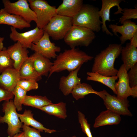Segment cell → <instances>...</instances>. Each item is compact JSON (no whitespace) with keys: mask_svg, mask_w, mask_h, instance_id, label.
I'll return each mask as SVG.
<instances>
[{"mask_svg":"<svg viewBox=\"0 0 137 137\" xmlns=\"http://www.w3.org/2000/svg\"><path fill=\"white\" fill-rule=\"evenodd\" d=\"M93 57L78 48L66 49L57 55L53 61L48 76L49 78L54 73L67 70L73 71L84 63L91 60Z\"/></svg>","mask_w":137,"mask_h":137,"instance_id":"1","label":"cell"},{"mask_svg":"<svg viewBox=\"0 0 137 137\" xmlns=\"http://www.w3.org/2000/svg\"><path fill=\"white\" fill-rule=\"evenodd\" d=\"M122 47L121 44H111L101 50L94 58L91 72L107 76L116 75L118 70L114 67V63Z\"/></svg>","mask_w":137,"mask_h":137,"instance_id":"2","label":"cell"},{"mask_svg":"<svg viewBox=\"0 0 137 137\" xmlns=\"http://www.w3.org/2000/svg\"><path fill=\"white\" fill-rule=\"evenodd\" d=\"M99 11L98 7L93 5L83 4L77 13L72 18L73 25L83 27L94 32H99L102 22Z\"/></svg>","mask_w":137,"mask_h":137,"instance_id":"3","label":"cell"},{"mask_svg":"<svg viewBox=\"0 0 137 137\" xmlns=\"http://www.w3.org/2000/svg\"><path fill=\"white\" fill-rule=\"evenodd\" d=\"M96 38L94 32L87 28L73 25L64 38L65 42L71 48L88 46Z\"/></svg>","mask_w":137,"mask_h":137,"instance_id":"4","label":"cell"},{"mask_svg":"<svg viewBox=\"0 0 137 137\" xmlns=\"http://www.w3.org/2000/svg\"><path fill=\"white\" fill-rule=\"evenodd\" d=\"M73 25L72 18L56 14L43 29L55 40L63 39Z\"/></svg>","mask_w":137,"mask_h":137,"instance_id":"5","label":"cell"},{"mask_svg":"<svg viewBox=\"0 0 137 137\" xmlns=\"http://www.w3.org/2000/svg\"><path fill=\"white\" fill-rule=\"evenodd\" d=\"M2 105V111L5 114L3 116H0V123L8 124V137H12L15 134L22 132L20 130L23 125L22 123L19 119L12 100L5 101Z\"/></svg>","mask_w":137,"mask_h":137,"instance_id":"6","label":"cell"},{"mask_svg":"<svg viewBox=\"0 0 137 137\" xmlns=\"http://www.w3.org/2000/svg\"><path fill=\"white\" fill-rule=\"evenodd\" d=\"M30 7L36 16L37 26L43 29L52 18L57 14L56 8L44 0H28Z\"/></svg>","mask_w":137,"mask_h":137,"instance_id":"7","label":"cell"},{"mask_svg":"<svg viewBox=\"0 0 137 137\" xmlns=\"http://www.w3.org/2000/svg\"><path fill=\"white\" fill-rule=\"evenodd\" d=\"M4 9L8 13L20 16L28 23L35 22L36 16L30 8L28 0H19L11 2L9 0H3Z\"/></svg>","mask_w":137,"mask_h":137,"instance_id":"8","label":"cell"},{"mask_svg":"<svg viewBox=\"0 0 137 137\" xmlns=\"http://www.w3.org/2000/svg\"><path fill=\"white\" fill-rule=\"evenodd\" d=\"M10 39L14 42H19L24 47L31 49L32 44L38 41L42 36L44 33L43 29L36 27L29 31L19 33L16 29L11 26Z\"/></svg>","mask_w":137,"mask_h":137,"instance_id":"9","label":"cell"},{"mask_svg":"<svg viewBox=\"0 0 137 137\" xmlns=\"http://www.w3.org/2000/svg\"><path fill=\"white\" fill-rule=\"evenodd\" d=\"M104 95L102 98L107 110L120 115L132 116V114L128 109L129 101L127 99H122L109 94L103 90Z\"/></svg>","mask_w":137,"mask_h":137,"instance_id":"10","label":"cell"},{"mask_svg":"<svg viewBox=\"0 0 137 137\" xmlns=\"http://www.w3.org/2000/svg\"><path fill=\"white\" fill-rule=\"evenodd\" d=\"M31 49L43 56L49 59H55L57 56V52H60L61 48L52 42L49 36L44 31L41 38L37 42L32 44Z\"/></svg>","mask_w":137,"mask_h":137,"instance_id":"11","label":"cell"},{"mask_svg":"<svg viewBox=\"0 0 137 137\" xmlns=\"http://www.w3.org/2000/svg\"><path fill=\"white\" fill-rule=\"evenodd\" d=\"M102 6L101 9L99 11V14L101 19L102 25L101 28L103 32L107 35L113 36V34L110 32L108 29L106 24L107 21L110 22V10L112 7L116 6L118 10L114 14H121L123 9L120 6V3L122 1V0H102Z\"/></svg>","mask_w":137,"mask_h":137,"instance_id":"12","label":"cell"},{"mask_svg":"<svg viewBox=\"0 0 137 137\" xmlns=\"http://www.w3.org/2000/svg\"><path fill=\"white\" fill-rule=\"evenodd\" d=\"M122 24L118 25L110 24L109 25V28L115 36H118L117 33L121 34L119 38L122 45L127 40H130L134 34L137 33V25L131 20L125 21Z\"/></svg>","mask_w":137,"mask_h":137,"instance_id":"13","label":"cell"},{"mask_svg":"<svg viewBox=\"0 0 137 137\" xmlns=\"http://www.w3.org/2000/svg\"><path fill=\"white\" fill-rule=\"evenodd\" d=\"M118 78L115 87L117 96L122 99H127L131 96V88L130 86L127 72L123 64L120 67L116 75Z\"/></svg>","mask_w":137,"mask_h":137,"instance_id":"14","label":"cell"},{"mask_svg":"<svg viewBox=\"0 0 137 137\" xmlns=\"http://www.w3.org/2000/svg\"><path fill=\"white\" fill-rule=\"evenodd\" d=\"M7 49L13 61V68L19 71L22 64L29 57V51L18 42L9 46Z\"/></svg>","mask_w":137,"mask_h":137,"instance_id":"15","label":"cell"},{"mask_svg":"<svg viewBox=\"0 0 137 137\" xmlns=\"http://www.w3.org/2000/svg\"><path fill=\"white\" fill-rule=\"evenodd\" d=\"M80 66L76 70L69 72L67 76H63L60 78L59 89L65 96L71 93L73 89L77 84L81 83V79L78 76Z\"/></svg>","mask_w":137,"mask_h":137,"instance_id":"16","label":"cell"},{"mask_svg":"<svg viewBox=\"0 0 137 137\" xmlns=\"http://www.w3.org/2000/svg\"><path fill=\"white\" fill-rule=\"evenodd\" d=\"M20 80L19 71L14 68L7 69L0 75V87L12 92Z\"/></svg>","mask_w":137,"mask_h":137,"instance_id":"17","label":"cell"},{"mask_svg":"<svg viewBox=\"0 0 137 137\" xmlns=\"http://www.w3.org/2000/svg\"><path fill=\"white\" fill-rule=\"evenodd\" d=\"M82 0H63L56 9L57 14L72 18L79 11L83 5Z\"/></svg>","mask_w":137,"mask_h":137,"instance_id":"18","label":"cell"},{"mask_svg":"<svg viewBox=\"0 0 137 137\" xmlns=\"http://www.w3.org/2000/svg\"><path fill=\"white\" fill-rule=\"evenodd\" d=\"M0 24H6L20 30L31 26L30 24L22 18L8 13L4 8L0 10Z\"/></svg>","mask_w":137,"mask_h":137,"instance_id":"19","label":"cell"},{"mask_svg":"<svg viewBox=\"0 0 137 137\" xmlns=\"http://www.w3.org/2000/svg\"><path fill=\"white\" fill-rule=\"evenodd\" d=\"M121 59L126 71H128L137 63V47L127 43L122 47L121 52Z\"/></svg>","mask_w":137,"mask_h":137,"instance_id":"20","label":"cell"},{"mask_svg":"<svg viewBox=\"0 0 137 137\" xmlns=\"http://www.w3.org/2000/svg\"><path fill=\"white\" fill-rule=\"evenodd\" d=\"M31 56L33 66L37 72L41 76H48L53 62L49 59L36 52Z\"/></svg>","mask_w":137,"mask_h":137,"instance_id":"21","label":"cell"},{"mask_svg":"<svg viewBox=\"0 0 137 137\" xmlns=\"http://www.w3.org/2000/svg\"><path fill=\"white\" fill-rule=\"evenodd\" d=\"M20 80H33L36 81L42 79V76L35 70L31 56L23 63L19 71Z\"/></svg>","mask_w":137,"mask_h":137,"instance_id":"22","label":"cell"},{"mask_svg":"<svg viewBox=\"0 0 137 137\" xmlns=\"http://www.w3.org/2000/svg\"><path fill=\"white\" fill-rule=\"evenodd\" d=\"M121 120L120 115L107 110L101 112L95 119V128L108 125H117Z\"/></svg>","mask_w":137,"mask_h":137,"instance_id":"23","label":"cell"},{"mask_svg":"<svg viewBox=\"0 0 137 137\" xmlns=\"http://www.w3.org/2000/svg\"><path fill=\"white\" fill-rule=\"evenodd\" d=\"M18 115L21 122L24 125L29 126H31L34 128L39 130L40 132L51 133L55 132L57 131L54 129H50L44 126L41 123L35 119L33 117V114L30 110H25L22 114L18 113Z\"/></svg>","mask_w":137,"mask_h":137,"instance_id":"24","label":"cell"},{"mask_svg":"<svg viewBox=\"0 0 137 137\" xmlns=\"http://www.w3.org/2000/svg\"><path fill=\"white\" fill-rule=\"evenodd\" d=\"M86 79L98 82L107 86L110 89L113 93L116 94L115 85L116 81L118 78L116 75L107 76L101 75L97 73L88 72Z\"/></svg>","mask_w":137,"mask_h":137,"instance_id":"25","label":"cell"},{"mask_svg":"<svg viewBox=\"0 0 137 137\" xmlns=\"http://www.w3.org/2000/svg\"><path fill=\"white\" fill-rule=\"evenodd\" d=\"M71 93L73 98L78 100L83 98L86 95L91 93L96 94L101 98L103 91H97L94 90L90 84L85 83H81L75 86Z\"/></svg>","mask_w":137,"mask_h":137,"instance_id":"26","label":"cell"},{"mask_svg":"<svg viewBox=\"0 0 137 137\" xmlns=\"http://www.w3.org/2000/svg\"><path fill=\"white\" fill-rule=\"evenodd\" d=\"M66 106V103L62 102L56 104L52 103L39 109L49 114L65 119L67 117Z\"/></svg>","mask_w":137,"mask_h":137,"instance_id":"27","label":"cell"},{"mask_svg":"<svg viewBox=\"0 0 137 137\" xmlns=\"http://www.w3.org/2000/svg\"><path fill=\"white\" fill-rule=\"evenodd\" d=\"M52 103V101L46 96L26 95L23 105L39 109Z\"/></svg>","mask_w":137,"mask_h":137,"instance_id":"28","label":"cell"},{"mask_svg":"<svg viewBox=\"0 0 137 137\" xmlns=\"http://www.w3.org/2000/svg\"><path fill=\"white\" fill-rule=\"evenodd\" d=\"M27 91L17 85L12 92L14 96L13 103L18 111L22 110V105L26 95Z\"/></svg>","mask_w":137,"mask_h":137,"instance_id":"29","label":"cell"},{"mask_svg":"<svg viewBox=\"0 0 137 137\" xmlns=\"http://www.w3.org/2000/svg\"><path fill=\"white\" fill-rule=\"evenodd\" d=\"M13 63L7 48L4 47L2 50L0 51V74L7 69L13 68Z\"/></svg>","mask_w":137,"mask_h":137,"instance_id":"30","label":"cell"},{"mask_svg":"<svg viewBox=\"0 0 137 137\" xmlns=\"http://www.w3.org/2000/svg\"><path fill=\"white\" fill-rule=\"evenodd\" d=\"M121 14L123 15L120 18L119 22L122 24L126 20L132 19H137V8L135 7L134 9L125 8L123 9Z\"/></svg>","mask_w":137,"mask_h":137,"instance_id":"31","label":"cell"},{"mask_svg":"<svg viewBox=\"0 0 137 137\" xmlns=\"http://www.w3.org/2000/svg\"><path fill=\"white\" fill-rule=\"evenodd\" d=\"M78 113L79 122L82 131L88 137H93L90 129V125L88 123L84 115L79 111H78Z\"/></svg>","mask_w":137,"mask_h":137,"instance_id":"32","label":"cell"},{"mask_svg":"<svg viewBox=\"0 0 137 137\" xmlns=\"http://www.w3.org/2000/svg\"><path fill=\"white\" fill-rule=\"evenodd\" d=\"M17 85L27 92L37 89L38 88V84L37 81L33 80H20Z\"/></svg>","mask_w":137,"mask_h":137,"instance_id":"33","label":"cell"},{"mask_svg":"<svg viewBox=\"0 0 137 137\" xmlns=\"http://www.w3.org/2000/svg\"><path fill=\"white\" fill-rule=\"evenodd\" d=\"M127 72L130 86V87L137 85V63Z\"/></svg>","mask_w":137,"mask_h":137,"instance_id":"34","label":"cell"},{"mask_svg":"<svg viewBox=\"0 0 137 137\" xmlns=\"http://www.w3.org/2000/svg\"><path fill=\"white\" fill-rule=\"evenodd\" d=\"M22 128L25 137H42L40 135V132L35 128L24 124Z\"/></svg>","mask_w":137,"mask_h":137,"instance_id":"35","label":"cell"},{"mask_svg":"<svg viewBox=\"0 0 137 137\" xmlns=\"http://www.w3.org/2000/svg\"><path fill=\"white\" fill-rule=\"evenodd\" d=\"M14 95L12 92L7 91L0 87V102L7 101L13 98Z\"/></svg>","mask_w":137,"mask_h":137,"instance_id":"36","label":"cell"},{"mask_svg":"<svg viewBox=\"0 0 137 137\" xmlns=\"http://www.w3.org/2000/svg\"><path fill=\"white\" fill-rule=\"evenodd\" d=\"M130 41L132 45L137 47V33L134 34Z\"/></svg>","mask_w":137,"mask_h":137,"instance_id":"37","label":"cell"},{"mask_svg":"<svg viewBox=\"0 0 137 137\" xmlns=\"http://www.w3.org/2000/svg\"><path fill=\"white\" fill-rule=\"evenodd\" d=\"M131 88V96L133 98L137 97V85L133 86Z\"/></svg>","mask_w":137,"mask_h":137,"instance_id":"38","label":"cell"},{"mask_svg":"<svg viewBox=\"0 0 137 137\" xmlns=\"http://www.w3.org/2000/svg\"><path fill=\"white\" fill-rule=\"evenodd\" d=\"M4 38L0 37V51L2 50L4 48L3 41Z\"/></svg>","mask_w":137,"mask_h":137,"instance_id":"39","label":"cell"},{"mask_svg":"<svg viewBox=\"0 0 137 137\" xmlns=\"http://www.w3.org/2000/svg\"><path fill=\"white\" fill-rule=\"evenodd\" d=\"M12 137H25L23 132L15 134Z\"/></svg>","mask_w":137,"mask_h":137,"instance_id":"40","label":"cell"},{"mask_svg":"<svg viewBox=\"0 0 137 137\" xmlns=\"http://www.w3.org/2000/svg\"><path fill=\"white\" fill-rule=\"evenodd\" d=\"M71 137H76L75 135H74L71 136Z\"/></svg>","mask_w":137,"mask_h":137,"instance_id":"41","label":"cell"}]
</instances>
